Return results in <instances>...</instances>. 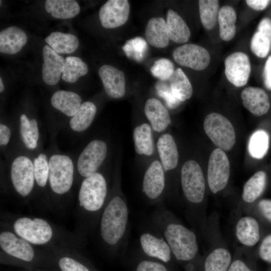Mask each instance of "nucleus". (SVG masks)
Masks as SVG:
<instances>
[{"label":"nucleus","instance_id":"nucleus-1","mask_svg":"<svg viewBox=\"0 0 271 271\" xmlns=\"http://www.w3.org/2000/svg\"><path fill=\"white\" fill-rule=\"evenodd\" d=\"M0 225L9 228L29 242L52 252L60 249H80L84 244L74 232L43 218L3 211Z\"/></svg>","mask_w":271,"mask_h":271},{"label":"nucleus","instance_id":"nucleus-2","mask_svg":"<svg viewBox=\"0 0 271 271\" xmlns=\"http://www.w3.org/2000/svg\"><path fill=\"white\" fill-rule=\"evenodd\" d=\"M108 199L107 183L102 174L97 172L83 180L78 192L73 232L84 244L98 227Z\"/></svg>","mask_w":271,"mask_h":271},{"label":"nucleus","instance_id":"nucleus-3","mask_svg":"<svg viewBox=\"0 0 271 271\" xmlns=\"http://www.w3.org/2000/svg\"><path fill=\"white\" fill-rule=\"evenodd\" d=\"M150 221L167 241L177 260L188 261L196 257L199 251L196 235L182 223L162 202L155 208Z\"/></svg>","mask_w":271,"mask_h":271},{"label":"nucleus","instance_id":"nucleus-4","mask_svg":"<svg viewBox=\"0 0 271 271\" xmlns=\"http://www.w3.org/2000/svg\"><path fill=\"white\" fill-rule=\"evenodd\" d=\"M118 190L108 197L98 225L100 242L111 253L126 249L129 236V211L127 202Z\"/></svg>","mask_w":271,"mask_h":271},{"label":"nucleus","instance_id":"nucleus-5","mask_svg":"<svg viewBox=\"0 0 271 271\" xmlns=\"http://www.w3.org/2000/svg\"><path fill=\"white\" fill-rule=\"evenodd\" d=\"M0 228L2 263L25 268H58L53 252L29 242L5 226L0 225Z\"/></svg>","mask_w":271,"mask_h":271},{"label":"nucleus","instance_id":"nucleus-6","mask_svg":"<svg viewBox=\"0 0 271 271\" xmlns=\"http://www.w3.org/2000/svg\"><path fill=\"white\" fill-rule=\"evenodd\" d=\"M181 183L186 201L187 214L194 225L200 223L205 193V181L202 170L194 160H188L181 170Z\"/></svg>","mask_w":271,"mask_h":271},{"label":"nucleus","instance_id":"nucleus-7","mask_svg":"<svg viewBox=\"0 0 271 271\" xmlns=\"http://www.w3.org/2000/svg\"><path fill=\"white\" fill-rule=\"evenodd\" d=\"M49 185L55 195L62 196L71 189L74 180L71 159L61 155H52L49 161Z\"/></svg>","mask_w":271,"mask_h":271},{"label":"nucleus","instance_id":"nucleus-8","mask_svg":"<svg viewBox=\"0 0 271 271\" xmlns=\"http://www.w3.org/2000/svg\"><path fill=\"white\" fill-rule=\"evenodd\" d=\"M203 126L208 137L219 149L228 151L233 147L236 141L235 132L226 117L212 112L205 117Z\"/></svg>","mask_w":271,"mask_h":271},{"label":"nucleus","instance_id":"nucleus-9","mask_svg":"<svg viewBox=\"0 0 271 271\" xmlns=\"http://www.w3.org/2000/svg\"><path fill=\"white\" fill-rule=\"evenodd\" d=\"M11 179L16 192L22 198L30 195L35 182L34 164L28 157L16 158L11 166Z\"/></svg>","mask_w":271,"mask_h":271},{"label":"nucleus","instance_id":"nucleus-10","mask_svg":"<svg viewBox=\"0 0 271 271\" xmlns=\"http://www.w3.org/2000/svg\"><path fill=\"white\" fill-rule=\"evenodd\" d=\"M230 175V164L224 152L217 148L210 156L207 170V182L211 191L216 194L227 185Z\"/></svg>","mask_w":271,"mask_h":271},{"label":"nucleus","instance_id":"nucleus-11","mask_svg":"<svg viewBox=\"0 0 271 271\" xmlns=\"http://www.w3.org/2000/svg\"><path fill=\"white\" fill-rule=\"evenodd\" d=\"M139 242L142 252L149 257L167 263L173 256L167 241L151 225L142 232Z\"/></svg>","mask_w":271,"mask_h":271},{"label":"nucleus","instance_id":"nucleus-12","mask_svg":"<svg viewBox=\"0 0 271 271\" xmlns=\"http://www.w3.org/2000/svg\"><path fill=\"white\" fill-rule=\"evenodd\" d=\"M107 151L104 142L98 140L90 142L78 158L77 170L79 174L85 178L97 172L106 157Z\"/></svg>","mask_w":271,"mask_h":271},{"label":"nucleus","instance_id":"nucleus-13","mask_svg":"<svg viewBox=\"0 0 271 271\" xmlns=\"http://www.w3.org/2000/svg\"><path fill=\"white\" fill-rule=\"evenodd\" d=\"M166 187V177L163 166L158 160L148 167L144 176L143 191L151 204L161 202Z\"/></svg>","mask_w":271,"mask_h":271},{"label":"nucleus","instance_id":"nucleus-14","mask_svg":"<svg viewBox=\"0 0 271 271\" xmlns=\"http://www.w3.org/2000/svg\"><path fill=\"white\" fill-rule=\"evenodd\" d=\"M177 63L195 70H202L209 64L210 57L208 51L202 46L187 44L177 47L173 52Z\"/></svg>","mask_w":271,"mask_h":271},{"label":"nucleus","instance_id":"nucleus-15","mask_svg":"<svg viewBox=\"0 0 271 271\" xmlns=\"http://www.w3.org/2000/svg\"><path fill=\"white\" fill-rule=\"evenodd\" d=\"M225 74L227 80L236 87L245 85L249 79L251 67L248 56L236 52L228 56L224 61Z\"/></svg>","mask_w":271,"mask_h":271},{"label":"nucleus","instance_id":"nucleus-16","mask_svg":"<svg viewBox=\"0 0 271 271\" xmlns=\"http://www.w3.org/2000/svg\"><path fill=\"white\" fill-rule=\"evenodd\" d=\"M130 6L127 0H109L100 9L99 17L102 26L106 29L120 27L127 21Z\"/></svg>","mask_w":271,"mask_h":271},{"label":"nucleus","instance_id":"nucleus-17","mask_svg":"<svg viewBox=\"0 0 271 271\" xmlns=\"http://www.w3.org/2000/svg\"><path fill=\"white\" fill-rule=\"evenodd\" d=\"M106 94L113 98L122 97L125 93L124 73L113 66L104 65L98 71Z\"/></svg>","mask_w":271,"mask_h":271},{"label":"nucleus","instance_id":"nucleus-18","mask_svg":"<svg viewBox=\"0 0 271 271\" xmlns=\"http://www.w3.org/2000/svg\"><path fill=\"white\" fill-rule=\"evenodd\" d=\"M44 63L42 65V78L48 85L57 83L62 74L65 59L55 52L48 45H45L42 52Z\"/></svg>","mask_w":271,"mask_h":271},{"label":"nucleus","instance_id":"nucleus-19","mask_svg":"<svg viewBox=\"0 0 271 271\" xmlns=\"http://www.w3.org/2000/svg\"><path fill=\"white\" fill-rule=\"evenodd\" d=\"M52 252L60 271H95L80 249H60Z\"/></svg>","mask_w":271,"mask_h":271},{"label":"nucleus","instance_id":"nucleus-20","mask_svg":"<svg viewBox=\"0 0 271 271\" xmlns=\"http://www.w3.org/2000/svg\"><path fill=\"white\" fill-rule=\"evenodd\" d=\"M241 98L245 108L253 115L259 116L266 113L270 107L268 96L259 87H248L242 90Z\"/></svg>","mask_w":271,"mask_h":271},{"label":"nucleus","instance_id":"nucleus-21","mask_svg":"<svg viewBox=\"0 0 271 271\" xmlns=\"http://www.w3.org/2000/svg\"><path fill=\"white\" fill-rule=\"evenodd\" d=\"M144 111L154 131L162 132L171 123L168 110L162 102L156 98H151L147 100L145 104Z\"/></svg>","mask_w":271,"mask_h":271},{"label":"nucleus","instance_id":"nucleus-22","mask_svg":"<svg viewBox=\"0 0 271 271\" xmlns=\"http://www.w3.org/2000/svg\"><path fill=\"white\" fill-rule=\"evenodd\" d=\"M271 48V20L263 18L258 24L250 41V49L256 56L264 58Z\"/></svg>","mask_w":271,"mask_h":271},{"label":"nucleus","instance_id":"nucleus-23","mask_svg":"<svg viewBox=\"0 0 271 271\" xmlns=\"http://www.w3.org/2000/svg\"><path fill=\"white\" fill-rule=\"evenodd\" d=\"M237 240L243 245L252 247L259 241L260 237V227L257 220L251 216L240 218L235 227Z\"/></svg>","mask_w":271,"mask_h":271},{"label":"nucleus","instance_id":"nucleus-24","mask_svg":"<svg viewBox=\"0 0 271 271\" xmlns=\"http://www.w3.org/2000/svg\"><path fill=\"white\" fill-rule=\"evenodd\" d=\"M158 152L165 171L173 170L178 163L179 154L174 138L169 133H164L157 143Z\"/></svg>","mask_w":271,"mask_h":271},{"label":"nucleus","instance_id":"nucleus-25","mask_svg":"<svg viewBox=\"0 0 271 271\" xmlns=\"http://www.w3.org/2000/svg\"><path fill=\"white\" fill-rule=\"evenodd\" d=\"M27 42V36L23 30L16 26L8 27L0 33V52L15 54L19 52Z\"/></svg>","mask_w":271,"mask_h":271},{"label":"nucleus","instance_id":"nucleus-26","mask_svg":"<svg viewBox=\"0 0 271 271\" xmlns=\"http://www.w3.org/2000/svg\"><path fill=\"white\" fill-rule=\"evenodd\" d=\"M145 36L147 42L156 48H164L169 42L166 22L161 17L150 19L145 30Z\"/></svg>","mask_w":271,"mask_h":271},{"label":"nucleus","instance_id":"nucleus-27","mask_svg":"<svg viewBox=\"0 0 271 271\" xmlns=\"http://www.w3.org/2000/svg\"><path fill=\"white\" fill-rule=\"evenodd\" d=\"M82 99L77 93L65 90L56 91L51 98L52 106L68 116H73L81 105Z\"/></svg>","mask_w":271,"mask_h":271},{"label":"nucleus","instance_id":"nucleus-28","mask_svg":"<svg viewBox=\"0 0 271 271\" xmlns=\"http://www.w3.org/2000/svg\"><path fill=\"white\" fill-rule=\"evenodd\" d=\"M166 25L169 38L178 44L187 42L191 32L188 26L176 12L169 10L167 14Z\"/></svg>","mask_w":271,"mask_h":271},{"label":"nucleus","instance_id":"nucleus-29","mask_svg":"<svg viewBox=\"0 0 271 271\" xmlns=\"http://www.w3.org/2000/svg\"><path fill=\"white\" fill-rule=\"evenodd\" d=\"M45 40L50 48L58 54L72 53L79 46L78 38L71 34L53 32Z\"/></svg>","mask_w":271,"mask_h":271},{"label":"nucleus","instance_id":"nucleus-30","mask_svg":"<svg viewBox=\"0 0 271 271\" xmlns=\"http://www.w3.org/2000/svg\"><path fill=\"white\" fill-rule=\"evenodd\" d=\"M46 11L53 17L68 19L75 17L80 13V7L74 0H47Z\"/></svg>","mask_w":271,"mask_h":271},{"label":"nucleus","instance_id":"nucleus-31","mask_svg":"<svg viewBox=\"0 0 271 271\" xmlns=\"http://www.w3.org/2000/svg\"><path fill=\"white\" fill-rule=\"evenodd\" d=\"M134 149L139 155L151 156L154 153V146L151 126L143 123L136 126L133 131Z\"/></svg>","mask_w":271,"mask_h":271},{"label":"nucleus","instance_id":"nucleus-32","mask_svg":"<svg viewBox=\"0 0 271 271\" xmlns=\"http://www.w3.org/2000/svg\"><path fill=\"white\" fill-rule=\"evenodd\" d=\"M236 14L229 6L222 7L219 11L218 21L221 39L228 41L233 38L236 33Z\"/></svg>","mask_w":271,"mask_h":271},{"label":"nucleus","instance_id":"nucleus-33","mask_svg":"<svg viewBox=\"0 0 271 271\" xmlns=\"http://www.w3.org/2000/svg\"><path fill=\"white\" fill-rule=\"evenodd\" d=\"M266 184V174L262 171L252 175L245 183L242 197L247 203L255 201L263 192Z\"/></svg>","mask_w":271,"mask_h":271},{"label":"nucleus","instance_id":"nucleus-34","mask_svg":"<svg viewBox=\"0 0 271 271\" xmlns=\"http://www.w3.org/2000/svg\"><path fill=\"white\" fill-rule=\"evenodd\" d=\"M173 94L180 101L189 99L193 93L190 81L181 68H177L169 79Z\"/></svg>","mask_w":271,"mask_h":271},{"label":"nucleus","instance_id":"nucleus-35","mask_svg":"<svg viewBox=\"0 0 271 271\" xmlns=\"http://www.w3.org/2000/svg\"><path fill=\"white\" fill-rule=\"evenodd\" d=\"M96 110V107L93 103L89 101L83 102L70 120L71 129L76 131H82L87 129L92 123Z\"/></svg>","mask_w":271,"mask_h":271},{"label":"nucleus","instance_id":"nucleus-36","mask_svg":"<svg viewBox=\"0 0 271 271\" xmlns=\"http://www.w3.org/2000/svg\"><path fill=\"white\" fill-rule=\"evenodd\" d=\"M232 256L224 247L214 249L207 256L204 262L205 271H227L231 264Z\"/></svg>","mask_w":271,"mask_h":271},{"label":"nucleus","instance_id":"nucleus-37","mask_svg":"<svg viewBox=\"0 0 271 271\" xmlns=\"http://www.w3.org/2000/svg\"><path fill=\"white\" fill-rule=\"evenodd\" d=\"M88 71L87 65L80 58L69 56L65 59L62 78L67 82L74 83L80 77L86 75Z\"/></svg>","mask_w":271,"mask_h":271},{"label":"nucleus","instance_id":"nucleus-38","mask_svg":"<svg viewBox=\"0 0 271 271\" xmlns=\"http://www.w3.org/2000/svg\"><path fill=\"white\" fill-rule=\"evenodd\" d=\"M199 9L201 22L207 30L213 29L218 20L219 1L217 0H200Z\"/></svg>","mask_w":271,"mask_h":271},{"label":"nucleus","instance_id":"nucleus-39","mask_svg":"<svg viewBox=\"0 0 271 271\" xmlns=\"http://www.w3.org/2000/svg\"><path fill=\"white\" fill-rule=\"evenodd\" d=\"M20 132L23 142L27 148H36L39 136L37 121L35 119L30 121L25 114H22L20 116Z\"/></svg>","mask_w":271,"mask_h":271},{"label":"nucleus","instance_id":"nucleus-40","mask_svg":"<svg viewBox=\"0 0 271 271\" xmlns=\"http://www.w3.org/2000/svg\"><path fill=\"white\" fill-rule=\"evenodd\" d=\"M268 147L269 137L264 130H258L251 136L248 144V151L253 158L262 159L267 152Z\"/></svg>","mask_w":271,"mask_h":271},{"label":"nucleus","instance_id":"nucleus-41","mask_svg":"<svg viewBox=\"0 0 271 271\" xmlns=\"http://www.w3.org/2000/svg\"><path fill=\"white\" fill-rule=\"evenodd\" d=\"M148 46L143 38L138 37L127 40L122 46V49L126 56L139 62L146 54Z\"/></svg>","mask_w":271,"mask_h":271},{"label":"nucleus","instance_id":"nucleus-42","mask_svg":"<svg viewBox=\"0 0 271 271\" xmlns=\"http://www.w3.org/2000/svg\"><path fill=\"white\" fill-rule=\"evenodd\" d=\"M34 176L39 187L44 188L49 182V166L46 155L40 154L34 160Z\"/></svg>","mask_w":271,"mask_h":271},{"label":"nucleus","instance_id":"nucleus-43","mask_svg":"<svg viewBox=\"0 0 271 271\" xmlns=\"http://www.w3.org/2000/svg\"><path fill=\"white\" fill-rule=\"evenodd\" d=\"M175 70L174 64L166 58L157 60L151 68L152 75L161 81L169 80Z\"/></svg>","mask_w":271,"mask_h":271},{"label":"nucleus","instance_id":"nucleus-44","mask_svg":"<svg viewBox=\"0 0 271 271\" xmlns=\"http://www.w3.org/2000/svg\"><path fill=\"white\" fill-rule=\"evenodd\" d=\"M156 88L159 95L163 98L167 105L171 108H175L181 102L173 94L170 86L162 81L158 82Z\"/></svg>","mask_w":271,"mask_h":271},{"label":"nucleus","instance_id":"nucleus-45","mask_svg":"<svg viewBox=\"0 0 271 271\" xmlns=\"http://www.w3.org/2000/svg\"><path fill=\"white\" fill-rule=\"evenodd\" d=\"M136 271H168L163 263L153 260L143 259L137 264Z\"/></svg>","mask_w":271,"mask_h":271},{"label":"nucleus","instance_id":"nucleus-46","mask_svg":"<svg viewBox=\"0 0 271 271\" xmlns=\"http://www.w3.org/2000/svg\"><path fill=\"white\" fill-rule=\"evenodd\" d=\"M258 255L262 260L271 263V233L261 240L258 248Z\"/></svg>","mask_w":271,"mask_h":271},{"label":"nucleus","instance_id":"nucleus-47","mask_svg":"<svg viewBox=\"0 0 271 271\" xmlns=\"http://www.w3.org/2000/svg\"><path fill=\"white\" fill-rule=\"evenodd\" d=\"M258 208L263 217L271 223V200L264 199L260 200Z\"/></svg>","mask_w":271,"mask_h":271},{"label":"nucleus","instance_id":"nucleus-48","mask_svg":"<svg viewBox=\"0 0 271 271\" xmlns=\"http://www.w3.org/2000/svg\"><path fill=\"white\" fill-rule=\"evenodd\" d=\"M263 82L265 87L271 90V55L266 60L263 72Z\"/></svg>","mask_w":271,"mask_h":271},{"label":"nucleus","instance_id":"nucleus-49","mask_svg":"<svg viewBox=\"0 0 271 271\" xmlns=\"http://www.w3.org/2000/svg\"><path fill=\"white\" fill-rule=\"evenodd\" d=\"M247 5L251 9L261 11L265 9L270 3L271 1L268 0H246Z\"/></svg>","mask_w":271,"mask_h":271},{"label":"nucleus","instance_id":"nucleus-50","mask_svg":"<svg viewBox=\"0 0 271 271\" xmlns=\"http://www.w3.org/2000/svg\"><path fill=\"white\" fill-rule=\"evenodd\" d=\"M11 137V131L6 125L0 124V144L1 146L8 144Z\"/></svg>","mask_w":271,"mask_h":271},{"label":"nucleus","instance_id":"nucleus-51","mask_svg":"<svg viewBox=\"0 0 271 271\" xmlns=\"http://www.w3.org/2000/svg\"><path fill=\"white\" fill-rule=\"evenodd\" d=\"M227 271H252L242 260L237 259L230 265Z\"/></svg>","mask_w":271,"mask_h":271},{"label":"nucleus","instance_id":"nucleus-52","mask_svg":"<svg viewBox=\"0 0 271 271\" xmlns=\"http://www.w3.org/2000/svg\"><path fill=\"white\" fill-rule=\"evenodd\" d=\"M24 271H55V270H44L39 268H25Z\"/></svg>","mask_w":271,"mask_h":271},{"label":"nucleus","instance_id":"nucleus-53","mask_svg":"<svg viewBox=\"0 0 271 271\" xmlns=\"http://www.w3.org/2000/svg\"><path fill=\"white\" fill-rule=\"evenodd\" d=\"M4 87L3 83L2 78H0V92H2L4 91Z\"/></svg>","mask_w":271,"mask_h":271}]
</instances>
